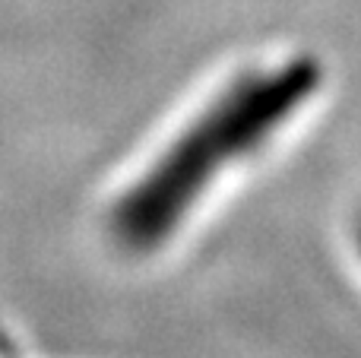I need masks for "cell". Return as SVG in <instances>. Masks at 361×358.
<instances>
[{
    "label": "cell",
    "mask_w": 361,
    "mask_h": 358,
    "mask_svg": "<svg viewBox=\"0 0 361 358\" xmlns=\"http://www.w3.org/2000/svg\"><path fill=\"white\" fill-rule=\"evenodd\" d=\"M314 61H292L269 73L238 80L156 159L149 171L118 200L111 228L121 245L149 251L162 245L190 213L206 184L273 133L317 89Z\"/></svg>",
    "instance_id": "cell-1"
}]
</instances>
